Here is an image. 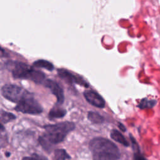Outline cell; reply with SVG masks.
<instances>
[{
  "label": "cell",
  "instance_id": "obj_16",
  "mask_svg": "<svg viewBox=\"0 0 160 160\" xmlns=\"http://www.w3.org/2000/svg\"><path fill=\"white\" fill-rule=\"evenodd\" d=\"M22 160H48L44 156L38 154H32L29 157H24Z\"/></svg>",
  "mask_w": 160,
  "mask_h": 160
},
{
  "label": "cell",
  "instance_id": "obj_17",
  "mask_svg": "<svg viewBox=\"0 0 160 160\" xmlns=\"http://www.w3.org/2000/svg\"><path fill=\"white\" fill-rule=\"evenodd\" d=\"M134 159L135 160H146L140 154L139 149L134 150Z\"/></svg>",
  "mask_w": 160,
  "mask_h": 160
},
{
  "label": "cell",
  "instance_id": "obj_7",
  "mask_svg": "<svg viewBox=\"0 0 160 160\" xmlns=\"http://www.w3.org/2000/svg\"><path fill=\"white\" fill-rule=\"evenodd\" d=\"M44 85L49 88L51 92L56 96L58 103L61 104L64 101V95L62 89L54 81L51 79H46L44 81Z\"/></svg>",
  "mask_w": 160,
  "mask_h": 160
},
{
  "label": "cell",
  "instance_id": "obj_5",
  "mask_svg": "<svg viewBox=\"0 0 160 160\" xmlns=\"http://www.w3.org/2000/svg\"><path fill=\"white\" fill-rule=\"evenodd\" d=\"M14 109L17 111L30 114H38L42 111L41 106L33 98L32 94L17 103Z\"/></svg>",
  "mask_w": 160,
  "mask_h": 160
},
{
  "label": "cell",
  "instance_id": "obj_15",
  "mask_svg": "<svg viewBox=\"0 0 160 160\" xmlns=\"http://www.w3.org/2000/svg\"><path fill=\"white\" fill-rule=\"evenodd\" d=\"M16 119V116L11 112L1 111V122L7 123Z\"/></svg>",
  "mask_w": 160,
  "mask_h": 160
},
{
  "label": "cell",
  "instance_id": "obj_1",
  "mask_svg": "<svg viewBox=\"0 0 160 160\" xmlns=\"http://www.w3.org/2000/svg\"><path fill=\"white\" fill-rule=\"evenodd\" d=\"M92 160H119V149L112 142L103 138H95L89 142Z\"/></svg>",
  "mask_w": 160,
  "mask_h": 160
},
{
  "label": "cell",
  "instance_id": "obj_14",
  "mask_svg": "<svg viewBox=\"0 0 160 160\" xmlns=\"http://www.w3.org/2000/svg\"><path fill=\"white\" fill-rule=\"evenodd\" d=\"M156 104V101L154 99H148L147 98L142 99L141 102L138 105V108L141 109H145V108H151L154 107Z\"/></svg>",
  "mask_w": 160,
  "mask_h": 160
},
{
  "label": "cell",
  "instance_id": "obj_10",
  "mask_svg": "<svg viewBox=\"0 0 160 160\" xmlns=\"http://www.w3.org/2000/svg\"><path fill=\"white\" fill-rule=\"evenodd\" d=\"M66 114V111L64 109L54 107L52 108L49 112V118L50 119L53 118H61L64 117Z\"/></svg>",
  "mask_w": 160,
  "mask_h": 160
},
{
  "label": "cell",
  "instance_id": "obj_12",
  "mask_svg": "<svg viewBox=\"0 0 160 160\" xmlns=\"http://www.w3.org/2000/svg\"><path fill=\"white\" fill-rule=\"evenodd\" d=\"M70 156L63 149L55 150L54 153L53 160H66L70 159Z\"/></svg>",
  "mask_w": 160,
  "mask_h": 160
},
{
  "label": "cell",
  "instance_id": "obj_8",
  "mask_svg": "<svg viewBox=\"0 0 160 160\" xmlns=\"http://www.w3.org/2000/svg\"><path fill=\"white\" fill-rule=\"evenodd\" d=\"M84 96L86 101L94 106L103 108L105 106V101L98 92L92 90H87L84 92Z\"/></svg>",
  "mask_w": 160,
  "mask_h": 160
},
{
  "label": "cell",
  "instance_id": "obj_18",
  "mask_svg": "<svg viewBox=\"0 0 160 160\" xmlns=\"http://www.w3.org/2000/svg\"><path fill=\"white\" fill-rule=\"evenodd\" d=\"M118 126H119V128H120V129H121L122 131L124 132V131H126V129L125 126H124L122 123L119 122V124H118Z\"/></svg>",
  "mask_w": 160,
  "mask_h": 160
},
{
  "label": "cell",
  "instance_id": "obj_6",
  "mask_svg": "<svg viewBox=\"0 0 160 160\" xmlns=\"http://www.w3.org/2000/svg\"><path fill=\"white\" fill-rule=\"evenodd\" d=\"M58 74L61 79L64 80L66 82L71 84H78L79 85L83 86L84 87H88L89 84L87 82L84 80L82 78L73 74L71 72L64 69H58Z\"/></svg>",
  "mask_w": 160,
  "mask_h": 160
},
{
  "label": "cell",
  "instance_id": "obj_9",
  "mask_svg": "<svg viewBox=\"0 0 160 160\" xmlns=\"http://www.w3.org/2000/svg\"><path fill=\"white\" fill-rule=\"evenodd\" d=\"M110 136H111V138L115 141L119 143H121L124 146H129V144L128 142V141L125 139L124 136L118 130L116 129L112 130L110 133Z\"/></svg>",
  "mask_w": 160,
  "mask_h": 160
},
{
  "label": "cell",
  "instance_id": "obj_2",
  "mask_svg": "<svg viewBox=\"0 0 160 160\" xmlns=\"http://www.w3.org/2000/svg\"><path fill=\"white\" fill-rule=\"evenodd\" d=\"M44 129L46 132L40 137L39 141L42 146L46 148L48 143L54 144L62 142L68 134L75 129V124L72 122L65 121L46 125Z\"/></svg>",
  "mask_w": 160,
  "mask_h": 160
},
{
  "label": "cell",
  "instance_id": "obj_11",
  "mask_svg": "<svg viewBox=\"0 0 160 160\" xmlns=\"http://www.w3.org/2000/svg\"><path fill=\"white\" fill-rule=\"evenodd\" d=\"M33 66L36 68H44L48 71H52L54 69L53 64L51 62L44 59H39L34 62Z\"/></svg>",
  "mask_w": 160,
  "mask_h": 160
},
{
  "label": "cell",
  "instance_id": "obj_3",
  "mask_svg": "<svg viewBox=\"0 0 160 160\" xmlns=\"http://www.w3.org/2000/svg\"><path fill=\"white\" fill-rule=\"evenodd\" d=\"M6 66L14 78L29 79L36 83H42L44 81L45 74L43 72L35 70L24 62L9 61L6 62Z\"/></svg>",
  "mask_w": 160,
  "mask_h": 160
},
{
  "label": "cell",
  "instance_id": "obj_4",
  "mask_svg": "<svg viewBox=\"0 0 160 160\" xmlns=\"http://www.w3.org/2000/svg\"><path fill=\"white\" fill-rule=\"evenodd\" d=\"M2 95L8 100L18 103L24 98L30 96L32 93L26 89L14 84H5L1 88Z\"/></svg>",
  "mask_w": 160,
  "mask_h": 160
},
{
  "label": "cell",
  "instance_id": "obj_13",
  "mask_svg": "<svg viewBox=\"0 0 160 160\" xmlns=\"http://www.w3.org/2000/svg\"><path fill=\"white\" fill-rule=\"evenodd\" d=\"M88 118L90 121L96 124L102 123L104 120L103 117L101 116L99 114L93 111H90L88 112Z\"/></svg>",
  "mask_w": 160,
  "mask_h": 160
}]
</instances>
